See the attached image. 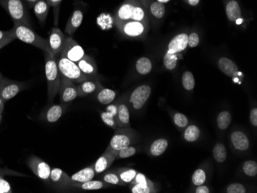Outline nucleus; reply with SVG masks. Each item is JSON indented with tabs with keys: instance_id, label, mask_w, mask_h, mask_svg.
I'll return each instance as SVG.
<instances>
[{
	"instance_id": "f257e3e1",
	"label": "nucleus",
	"mask_w": 257,
	"mask_h": 193,
	"mask_svg": "<svg viewBox=\"0 0 257 193\" xmlns=\"http://www.w3.org/2000/svg\"><path fill=\"white\" fill-rule=\"evenodd\" d=\"M129 20L148 22L147 9L139 0H124L114 15L116 23Z\"/></svg>"
},
{
	"instance_id": "f03ea898",
	"label": "nucleus",
	"mask_w": 257,
	"mask_h": 193,
	"mask_svg": "<svg viewBox=\"0 0 257 193\" xmlns=\"http://www.w3.org/2000/svg\"><path fill=\"white\" fill-rule=\"evenodd\" d=\"M45 72H46V81L48 86V102H54L56 94L58 93L59 84H60L61 75L59 72L57 56L44 52Z\"/></svg>"
},
{
	"instance_id": "7ed1b4c3",
	"label": "nucleus",
	"mask_w": 257,
	"mask_h": 193,
	"mask_svg": "<svg viewBox=\"0 0 257 193\" xmlns=\"http://www.w3.org/2000/svg\"><path fill=\"white\" fill-rule=\"evenodd\" d=\"M12 31L13 35H15L16 39L52 54L49 46L48 39L38 35L35 31L32 30V27L22 24H14Z\"/></svg>"
},
{
	"instance_id": "20e7f679",
	"label": "nucleus",
	"mask_w": 257,
	"mask_h": 193,
	"mask_svg": "<svg viewBox=\"0 0 257 193\" xmlns=\"http://www.w3.org/2000/svg\"><path fill=\"white\" fill-rule=\"evenodd\" d=\"M0 5L9 13L14 24H22L31 27L30 13L23 0H0Z\"/></svg>"
},
{
	"instance_id": "39448f33",
	"label": "nucleus",
	"mask_w": 257,
	"mask_h": 193,
	"mask_svg": "<svg viewBox=\"0 0 257 193\" xmlns=\"http://www.w3.org/2000/svg\"><path fill=\"white\" fill-rule=\"evenodd\" d=\"M57 63L61 76L67 78L74 83H81L88 80V78L81 72L77 63L63 56H59L57 59Z\"/></svg>"
},
{
	"instance_id": "423d86ee",
	"label": "nucleus",
	"mask_w": 257,
	"mask_h": 193,
	"mask_svg": "<svg viewBox=\"0 0 257 193\" xmlns=\"http://www.w3.org/2000/svg\"><path fill=\"white\" fill-rule=\"evenodd\" d=\"M136 134L132 129H128V127H118L114 133L110 142L107 147V150L116 151L123 148L127 147L133 143Z\"/></svg>"
},
{
	"instance_id": "0eeeda50",
	"label": "nucleus",
	"mask_w": 257,
	"mask_h": 193,
	"mask_svg": "<svg viewBox=\"0 0 257 193\" xmlns=\"http://www.w3.org/2000/svg\"><path fill=\"white\" fill-rule=\"evenodd\" d=\"M116 27L124 37L130 39H138L145 35L148 29V22L140 21H125L116 22Z\"/></svg>"
},
{
	"instance_id": "6e6552de",
	"label": "nucleus",
	"mask_w": 257,
	"mask_h": 193,
	"mask_svg": "<svg viewBox=\"0 0 257 193\" xmlns=\"http://www.w3.org/2000/svg\"><path fill=\"white\" fill-rule=\"evenodd\" d=\"M26 83L3 77L0 81V98L4 103L15 97L17 94L26 88Z\"/></svg>"
},
{
	"instance_id": "1a4fd4ad",
	"label": "nucleus",
	"mask_w": 257,
	"mask_h": 193,
	"mask_svg": "<svg viewBox=\"0 0 257 193\" xmlns=\"http://www.w3.org/2000/svg\"><path fill=\"white\" fill-rule=\"evenodd\" d=\"M27 165L38 178L50 186V173L52 169L48 163H46L44 160L39 157L31 156L27 159Z\"/></svg>"
},
{
	"instance_id": "9d476101",
	"label": "nucleus",
	"mask_w": 257,
	"mask_h": 193,
	"mask_svg": "<svg viewBox=\"0 0 257 193\" xmlns=\"http://www.w3.org/2000/svg\"><path fill=\"white\" fill-rule=\"evenodd\" d=\"M84 55L85 51L83 47L72 37H66L64 46L61 50L59 56H63L77 63Z\"/></svg>"
},
{
	"instance_id": "9b49d317",
	"label": "nucleus",
	"mask_w": 257,
	"mask_h": 193,
	"mask_svg": "<svg viewBox=\"0 0 257 193\" xmlns=\"http://www.w3.org/2000/svg\"><path fill=\"white\" fill-rule=\"evenodd\" d=\"M50 186L58 191H66L74 188L73 181L62 169L54 168L50 173Z\"/></svg>"
},
{
	"instance_id": "f8f14e48",
	"label": "nucleus",
	"mask_w": 257,
	"mask_h": 193,
	"mask_svg": "<svg viewBox=\"0 0 257 193\" xmlns=\"http://www.w3.org/2000/svg\"><path fill=\"white\" fill-rule=\"evenodd\" d=\"M151 87L148 85H143L135 88L131 93L128 103L132 105V109L140 110L143 108L151 95Z\"/></svg>"
},
{
	"instance_id": "ddd939ff",
	"label": "nucleus",
	"mask_w": 257,
	"mask_h": 193,
	"mask_svg": "<svg viewBox=\"0 0 257 193\" xmlns=\"http://www.w3.org/2000/svg\"><path fill=\"white\" fill-rule=\"evenodd\" d=\"M61 103L66 104L73 101L77 97L76 86L73 82L67 78L61 76L60 84L58 89Z\"/></svg>"
},
{
	"instance_id": "4468645a",
	"label": "nucleus",
	"mask_w": 257,
	"mask_h": 193,
	"mask_svg": "<svg viewBox=\"0 0 257 193\" xmlns=\"http://www.w3.org/2000/svg\"><path fill=\"white\" fill-rule=\"evenodd\" d=\"M129 184L132 193H155L154 184L142 173H138Z\"/></svg>"
},
{
	"instance_id": "2eb2a0df",
	"label": "nucleus",
	"mask_w": 257,
	"mask_h": 193,
	"mask_svg": "<svg viewBox=\"0 0 257 193\" xmlns=\"http://www.w3.org/2000/svg\"><path fill=\"white\" fill-rule=\"evenodd\" d=\"M66 36L59 28L54 27L50 32L48 42L52 55L58 56L64 46Z\"/></svg>"
},
{
	"instance_id": "dca6fc26",
	"label": "nucleus",
	"mask_w": 257,
	"mask_h": 193,
	"mask_svg": "<svg viewBox=\"0 0 257 193\" xmlns=\"http://www.w3.org/2000/svg\"><path fill=\"white\" fill-rule=\"evenodd\" d=\"M67 106L63 103L55 104L46 109L40 115V120L49 123H55L66 112Z\"/></svg>"
},
{
	"instance_id": "f3484780",
	"label": "nucleus",
	"mask_w": 257,
	"mask_h": 193,
	"mask_svg": "<svg viewBox=\"0 0 257 193\" xmlns=\"http://www.w3.org/2000/svg\"><path fill=\"white\" fill-rule=\"evenodd\" d=\"M81 72L89 79H93L97 75V66L96 62L90 55H85L77 63Z\"/></svg>"
},
{
	"instance_id": "a211bd4d",
	"label": "nucleus",
	"mask_w": 257,
	"mask_h": 193,
	"mask_svg": "<svg viewBox=\"0 0 257 193\" xmlns=\"http://www.w3.org/2000/svg\"><path fill=\"white\" fill-rule=\"evenodd\" d=\"M116 158L115 155L112 152L106 150L94 164V169H95L96 174H99V173L106 171L107 169L112 166V164L113 163Z\"/></svg>"
},
{
	"instance_id": "6ab92c4d",
	"label": "nucleus",
	"mask_w": 257,
	"mask_h": 193,
	"mask_svg": "<svg viewBox=\"0 0 257 193\" xmlns=\"http://www.w3.org/2000/svg\"><path fill=\"white\" fill-rule=\"evenodd\" d=\"M103 88L101 84L93 79H88L83 83H79L76 86L77 90V96L83 97L89 94L94 93L95 92H99Z\"/></svg>"
},
{
	"instance_id": "aec40b11",
	"label": "nucleus",
	"mask_w": 257,
	"mask_h": 193,
	"mask_svg": "<svg viewBox=\"0 0 257 193\" xmlns=\"http://www.w3.org/2000/svg\"><path fill=\"white\" fill-rule=\"evenodd\" d=\"M188 46V35L185 34L176 35L169 42L167 53H179L184 51Z\"/></svg>"
},
{
	"instance_id": "412c9836",
	"label": "nucleus",
	"mask_w": 257,
	"mask_h": 193,
	"mask_svg": "<svg viewBox=\"0 0 257 193\" xmlns=\"http://www.w3.org/2000/svg\"><path fill=\"white\" fill-rule=\"evenodd\" d=\"M117 108L118 104H110L107 106L106 112H102L100 114L103 123L114 129L118 128Z\"/></svg>"
},
{
	"instance_id": "4be33fe9",
	"label": "nucleus",
	"mask_w": 257,
	"mask_h": 193,
	"mask_svg": "<svg viewBox=\"0 0 257 193\" xmlns=\"http://www.w3.org/2000/svg\"><path fill=\"white\" fill-rule=\"evenodd\" d=\"M83 19V12L81 11L80 9H75L66 23V28H65V32L66 34L70 35H73L75 31L78 30V28L82 24Z\"/></svg>"
},
{
	"instance_id": "5701e85b",
	"label": "nucleus",
	"mask_w": 257,
	"mask_h": 193,
	"mask_svg": "<svg viewBox=\"0 0 257 193\" xmlns=\"http://www.w3.org/2000/svg\"><path fill=\"white\" fill-rule=\"evenodd\" d=\"M142 3L145 6L147 10H149V13L156 18H162L165 15V6L164 4L159 2L158 1L142 0Z\"/></svg>"
},
{
	"instance_id": "b1692460",
	"label": "nucleus",
	"mask_w": 257,
	"mask_h": 193,
	"mask_svg": "<svg viewBox=\"0 0 257 193\" xmlns=\"http://www.w3.org/2000/svg\"><path fill=\"white\" fill-rule=\"evenodd\" d=\"M5 175H16V176H26L24 174H21L17 172L12 171L7 168H0V193H12L13 189L6 179Z\"/></svg>"
},
{
	"instance_id": "393cba45",
	"label": "nucleus",
	"mask_w": 257,
	"mask_h": 193,
	"mask_svg": "<svg viewBox=\"0 0 257 193\" xmlns=\"http://www.w3.org/2000/svg\"><path fill=\"white\" fill-rule=\"evenodd\" d=\"M33 10L36 17L39 19L41 25H44L48 17L50 5L46 0H38L33 6Z\"/></svg>"
},
{
	"instance_id": "a878e982",
	"label": "nucleus",
	"mask_w": 257,
	"mask_h": 193,
	"mask_svg": "<svg viewBox=\"0 0 257 193\" xmlns=\"http://www.w3.org/2000/svg\"><path fill=\"white\" fill-rule=\"evenodd\" d=\"M218 66L220 70L222 71L225 75L233 77L238 72V67L233 60L227 57H222L218 62Z\"/></svg>"
},
{
	"instance_id": "bb28decb",
	"label": "nucleus",
	"mask_w": 257,
	"mask_h": 193,
	"mask_svg": "<svg viewBox=\"0 0 257 193\" xmlns=\"http://www.w3.org/2000/svg\"><path fill=\"white\" fill-rule=\"evenodd\" d=\"M231 141L234 147L240 151H245L248 149L250 146V142L247 136L240 131H236L232 133Z\"/></svg>"
},
{
	"instance_id": "cd10ccee",
	"label": "nucleus",
	"mask_w": 257,
	"mask_h": 193,
	"mask_svg": "<svg viewBox=\"0 0 257 193\" xmlns=\"http://www.w3.org/2000/svg\"><path fill=\"white\" fill-rule=\"evenodd\" d=\"M129 111L128 106L124 103H119L117 108V124L118 127H128L130 124L129 121Z\"/></svg>"
},
{
	"instance_id": "c85d7f7f",
	"label": "nucleus",
	"mask_w": 257,
	"mask_h": 193,
	"mask_svg": "<svg viewBox=\"0 0 257 193\" xmlns=\"http://www.w3.org/2000/svg\"><path fill=\"white\" fill-rule=\"evenodd\" d=\"M95 169H94V165L85 168L77 173H74L73 175L71 176V179L73 182H85L87 181L92 180L95 176Z\"/></svg>"
},
{
	"instance_id": "c756f323",
	"label": "nucleus",
	"mask_w": 257,
	"mask_h": 193,
	"mask_svg": "<svg viewBox=\"0 0 257 193\" xmlns=\"http://www.w3.org/2000/svg\"><path fill=\"white\" fill-rule=\"evenodd\" d=\"M226 13L228 19H230L232 22L238 20L242 16V11L239 3L235 0L230 1L226 5Z\"/></svg>"
},
{
	"instance_id": "7c9ffc66",
	"label": "nucleus",
	"mask_w": 257,
	"mask_h": 193,
	"mask_svg": "<svg viewBox=\"0 0 257 193\" xmlns=\"http://www.w3.org/2000/svg\"><path fill=\"white\" fill-rule=\"evenodd\" d=\"M109 184L107 182L99 180H90L85 182H73V187L83 190H98L107 188Z\"/></svg>"
},
{
	"instance_id": "2f4dec72",
	"label": "nucleus",
	"mask_w": 257,
	"mask_h": 193,
	"mask_svg": "<svg viewBox=\"0 0 257 193\" xmlns=\"http://www.w3.org/2000/svg\"><path fill=\"white\" fill-rule=\"evenodd\" d=\"M116 93L110 88H103L98 92L97 100L103 105H110L116 98Z\"/></svg>"
},
{
	"instance_id": "473e14b6",
	"label": "nucleus",
	"mask_w": 257,
	"mask_h": 193,
	"mask_svg": "<svg viewBox=\"0 0 257 193\" xmlns=\"http://www.w3.org/2000/svg\"><path fill=\"white\" fill-rule=\"evenodd\" d=\"M167 147L168 141L165 139L155 140L150 146L151 154L154 157H160V155L164 154Z\"/></svg>"
},
{
	"instance_id": "72a5a7b5",
	"label": "nucleus",
	"mask_w": 257,
	"mask_h": 193,
	"mask_svg": "<svg viewBox=\"0 0 257 193\" xmlns=\"http://www.w3.org/2000/svg\"><path fill=\"white\" fill-rule=\"evenodd\" d=\"M152 63L150 59L147 57H141L136 61V70L140 75L149 74L152 70Z\"/></svg>"
},
{
	"instance_id": "f704fd0d",
	"label": "nucleus",
	"mask_w": 257,
	"mask_h": 193,
	"mask_svg": "<svg viewBox=\"0 0 257 193\" xmlns=\"http://www.w3.org/2000/svg\"><path fill=\"white\" fill-rule=\"evenodd\" d=\"M117 173L123 182L129 184L134 179L138 172L129 168H120L117 169Z\"/></svg>"
},
{
	"instance_id": "c9c22d12",
	"label": "nucleus",
	"mask_w": 257,
	"mask_h": 193,
	"mask_svg": "<svg viewBox=\"0 0 257 193\" xmlns=\"http://www.w3.org/2000/svg\"><path fill=\"white\" fill-rule=\"evenodd\" d=\"M213 157L216 161L220 163L224 162L227 157V152H226L225 145L222 143H217L213 148Z\"/></svg>"
},
{
	"instance_id": "e433bc0d",
	"label": "nucleus",
	"mask_w": 257,
	"mask_h": 193,
	"mask_svg": "<svg viewBox=\"0 0 257 193\" xmlns=\"http://www.w3.org/2000/svg\"><path fill=\"white\" fill-rule=\"evenodd\" d=\"M231 115L227 111L221 112L217 116V125L221 130H225L231 123Z\"/></svg>"
},
{
	"instance_id": "4c0bfd02",
	"label": "nucleus",
	"mask_w": 257,
	"mask_h": 193,
	"mask_svg": "<svg viewBox=\"0 0 257 193\" xmlns=\"http://www.w3.org/2000/svg\"><path fill=\"white\" fill-rule=\"evenodd\" d=\"M103 181L107 182V184L117 185V186H125L127 183L123 182L120 178V175H118L117 173L114 172H109L106 173L103 176Z\"/></svg>"
},
{
	"instance_id": "58836bf2",
	"label": "nucleus",
	"mask_w": 257,
	"mask_h": 193,
	"mask_svg": "<svg viewBox=\"0 0 257 193\" xmlns=\"http://www.w3.org/2000/svg\"><path fill=\"white\" fill-rule=\"evenodd\" d=\"M200 135H201V131L198 127L194 125H189L184 133V139L187 142H195L198 140Z\"/></svg>"
},
{
	"instance_id": "ea45409f",
	"label": "nucleus",
	"mask_w": 257,
	"mask_h": 193,
	"mask_svg": "<svg viewBox=\"0 0 257 193\" xmlns=\"http://www.w3.org/2000/svg\"><path fill=\"white\" fill-rule=\"evenodd\" d=\"M106 150H107V149H106ZM109 151H110V150H109ZM111 152L115 155V157H116V158H126L134 156L136 153V148L133 147V146L128 145V146L120 149V150Z\"/></svg>"
},
{
	"instance_id": "a19ab883",
	"label": "nucleus",
	"mask_w": 257,
	"mask_h": 193,
	"mask_svg": "<svg viewBox=\"0 0 257 193\" xmlns=\"http://www.w3.org/2000/svg\"><path fill=\"white\" fill-rule=\"evenodd\" d=\"M177 61H178L177 53H169L166 52V53L164 55V64L167 70H174L177 67Z\"/></svg>"
},
{
	"instance_id": "79ce46f5",
	"label": "nucleus",
	"mask_w": 257,
	"mask_h": 193,
	"mask_svg": "<svg viewBox=\"0 0 257 193\" xmlns=\"http://www.w3.org/2000/svg\"><path fill=\"white\" fill-rule=\"evenodd\" d=\"M183 86L185 90L192 91L195 87V79L192 72H185L183 75Z\"/></svg>"
},
{
	"instance_id": "37998d69",
	"label": "nucleus",
	"mask_w": 257,
	"mask_h": 193,
	"mask_svg": "<svg viewBox=\"0 0 257 193\" xmlns=\"http://www.w3.org/2000/svg\"><path fill=\"white\" fill-rule=\"evenodd\" d=\"M243 171H244L245 174L248 176L254 177L256 176L257 174V163L254 161H246L243 166H242Z\"/></svg>"
},
{
	"instance_id": "c03bdc74",
	"label": "nucleus",
	"mask_w": 257,
	"mask_h": 193,
	"mask_svg": "<svg viewBox=\"0 0 257 193\" xmlns=\"http://www.w3.org/2000/svg\"><path fill=\"white\" fill-rule=\"evenodd\" d=\"M192 181L195 186L203 185L204 182H206V173L202 169H197L193 173Z\"/></svg>"
},
{
	"instance_id": "a18cd8bd",
	"label": "nucleus",
	"mask_w": 257,
	"mask_h": 193,
	"mask_svg": "<svg viewBox=\"0 0 257 193\" xmlns=\"http://www.w3.org/2000/svg\"><path fill=\"white\" fill-rule=\"evenodd\" d=\"M173 120L174 123L177 126L180 127V128H184L188 124V119L185 115L177 112L173 116Z\"/></svg>"
},
{
	"instance_id": "49530a36",
	"label": "nucleus",
	"mask_w": 257,
	"mask_h": 193,
	"mask_svg": "<svg viewBox=\"0 0 257 193\" xmlns=\"http://www.w3.org/2000/svg\"><path fill=\"white\" fill-rule=\"evenodd\" d=\"M228 193H246V188L240 183H233L230 185L226 189Z\"/></svg>"
},
{
	"instance_id": "de8ad7c7",
	"label": "nucleus",
	"mask_w": 257,
	"mask_h": 193,
	"mask_svg": "<svg viewBox=\"0 0 257 193\" xmlns=\"http://www.w3.org/2000/svg\"><path fill=\"white\" fill-rule=\"evenodd\" d=\"M200 43V37L197 33H192L190 35H188V46L191 48H195Z\"/></svg>"
},
{
	"instance_id": "09e8293b",
	"label": "nucleus",
	"mask_w": 257,
	"mask_h": 193,
	"mask_svg": "<svg viewBox=\"0 0 257 193\" xmlns=\"http://www.w3.org/2000/svg\"><path fill=\"white\" fill-rule=\"evenodd\" d=\"M14 39H16V37L15 35H13V34L12 35H8V36L4 37L2 39H0V50L9 45Z\"/></svg>"
},
{
	"instance_id": "8fccbe9b",
	"label": "nucleus",
	"mask_w": 257,
	"mask_h": 193,
	"mask_svg": "<svg viewBox=\"0 0 257 193\" xmlns=\"http://www.w3.org/2000/svg\"><path fill=\"white\" fill-rule=\"evenodd\" d=\"M250 123L254 126H257V109L254 108L250 112Z\"/></svg>"
},
{
	"instance_id": "3c124183",
	"label": "nucleus",
	"mask_w": 257,
	"mask_h": 193,
	"mask_svg": "<svg viewBox=\"0 0 257 193\" xmlns=\"http://www.w3.org/2000/svg\"><path fill=\"white\" fill-rule=\"evenodd\" d=\"M196 193H209V188H208L207 186H202V185H201V186H198V187H197V190H196Z\"/></svg>"
},
{
	"instance_id": "603ef678",
	"label": "nucleus",
	"mask_w": 257,
	"mask_h": 193,
	"mask_svg": "<svg viewBox=\"0 0 257 193\" xmlns=\"http://www.w3.org/2000/svg\"><path fill=\"white\" fill-rule=\"evenodd\" d=\"M47 2H48L50 6L52 7H56L57 6H59V4L62 2L63 0H46Z\"/></svg>"
},
{
	"instance_id": "864d4df0",
	"label": "nucleus",
	"mask_w": 257,
	"mask_h": 193,
	"mask_svg": "<svg viewBox=\"0 0 257 193\" xmlns=\"http://www.w3.org/2000/svg\"><path fill=\"white\" fill-rule=\"evenodd\" d=\"M12 34H13V31H12V30H9V31H2V30H0V39H2L4 37L12 35Z\"/></svg>"
},
{
	"instance_id": "5fc2aeb1",
	"label": "nucleus",
	"mask_w": 257,
	"mask_h": 193,
	"mask_svg": "<svg viewBox=\"0 0 257 193\" xmlns=\"http://www.w3.org/2000/svg\"><path fill=\"white\" fill-rule=\"evenodd\" d=\"M23 1L26 2L28 7L33 8L38 0H23Z\"/></svg>"
},
{
	"instance_id": "6e6d98bb",
	"label": "nucleus",
	"mask_w": 257,
	"mask_h": 193,
	"mask_svg": "<svg viewBox=\"0 0 257 193\" xmlns=\"http://www.w3.org/2000/svg\"><path fill=\"white\" fill-rule=\"evenodd\" d=\"M187 2H189V5L196 6L198 5L199 2H200V0H187Z\"/></svg>"
},
{
	"instance_id": "4d7b16f0",
	"label": "nucleus",
	"mask_w": 257,
	"mask_h": 193,
	"mask_svg": "<svg viewBox=\"0 0 257 193\" xmlns=\"http://www.w3.org/2000/svg\"><path fill=\"white\" fill-rule=\"evenodd\" d=\"M4 101L0 98V113L2 114V112L4 111Z\"/></svg>"
},
{
	"instance_id": "13d9d810",
	"label": "nucleus",
	"mask_w": 257,
	"mask_h": 193,
	"mask_svg": "<svg viewBox=\"0 0 257 193\" xmlns=\"http://www.w3.org/2000/svg\"><path fill=\"white\" fill-rule=\"evenodd\" d=\"M156 1H158L159 2H160V3H166V2H169V0H156Z\"/></svg>"
},
{
	"instance_id": "bf43d9fd",
	"label": "nucleus",
	"mask_w": 257,
	"mask_h": 193,
	"mask_svg": "<svg viewBox=\"0 0 257 193\" xmlns=\"http://www.w3.org/2000/svg\"><path fill=\"white\" fill-rule=\"evenodd\" d=\"M2 78H3V75H2V74L1 73V72H0V81L2 80Z\"/></svg>"
},
{
	"instance_id": "052dcab7",
	"label": "nucleus",
	"mask_w": 257,
	"mask_h": 193,
	"mask_svg": "<svg viewBox=\"0 0 257 193\" xmlns=\"http://www.w3.org/2000/svg\"><path fill=\"white\" fill-rule=\"evenodd\" d=\"M1 121H2V114L0 113V123H1Z\"/></svg>"
}]
</instances>
